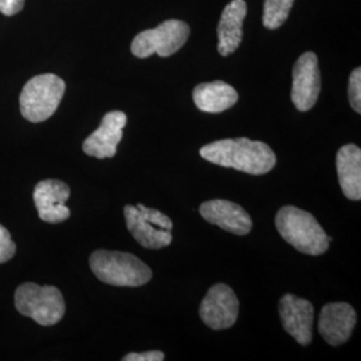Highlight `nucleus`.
<instances>
[{"label": "nucleus", "mask_w": 361, "mask_h": 361, "mask_svg": "<svg viewBox=\"0 0 361 361\" xmlns=\"http://www.w3.org/2000/svg\"><path fill=\"white\" fill-rule=\"evenodd\" d=\"M200 154L214 165L235 169L252 176L269 173L277 162L276 154L267 143L249 138L209 143L200 150Z\"/></svg>", "instance_id": "f257e3e1"}, {"label": "nucleus", "mask_w": 361, "mask_h": 361, "mask_svg": "<svg viewBox=\"0 0 361 361\" xmlns=\"http://www.w3.org/2000/svg\"><path fill=\"white\" fill-rule=\"evenodd\" d=\"M293 3L295 0H265L262 25L269 30L283 26L293 7Z\"/></svg>", "instance_id": "a211bd4d"}, {"label": "nucleus", "mask_w": 361, "mask_h": 361, "mask_svg": "<svg viewBox=\"0 0 361 361\" xmlns=\"http://www.w3.org/2000/svg\"><path fill=\"white\" fill-rule=\"evenodd\" d=\"M15 307L19 313L43 326L59 323L65 316V298L56 286L22 284L15 292Z\"/></svg>", "instance_id": "20e7f679"}, {"label": "nucleus", "mask_w": 361, "mask_h": 361, "mask_svg": "<svg viewBox=\"0 0 361 361\" xmlns=\"http://www.w3.org/2000/svg\"><path fill=\"white\" fill-rule=\"evenodd\" d=\"M25 6V0H0V13L13 16L15 13L22 11Z\"/></svg>", "instance_id": "5701e85b"}, {"label": "nucleus", "mask_w": 361, "mask_h": 361, "mask_svg": "<svg viewBox=\"0 0 361 361\" xmlns=\"http://www.w3.org/2000/svg\"><path fill=\"white\" fill-rule=\"evenodd\" d=\"M128 116L122 111H110L104 116L99 128L83 142V152L98 159L113 158L122 140Z\"/></svg>", "instance_id": "9d476101"}, {"label": "nucleus", "mask_w": 361, "mask_h": 361, "mask_svg": "<svg viewBox=\"0 0 361 361\" xmlns=\"http://www.w3.org/2000/svg\"><path fill=\"white\" fill-rule=\"evenodd\" d=\"M90 268L99 281L114 286H142L153 277L142 259L125 252L97 250L90 256Z\"/></svg>", "instance_id": "7ed1b4c3"}, {"label": "nucleus", "mask_w": 361, "mask_h": 361, "mask_svg": "<svg viewBox=\"0 0 361 361\" xmlns=\"http://www.w3.org/2000/svg\"><path fill=\"white\" fill-rule=\"evenodd\" d=\"M193 99L194 104L201 111L217 114L237 104L238 92L231 85L222 80H216L195 86Z\"/></svg>", "instance_id": "dca6fc26"}, {"label": "nucleus", "mask_w": 361, "mask_h": 361, "mask_svg": "<svg viewBox=\"0 0 361 361\" xmlns=\"http://www.w3.org/2000/svg\"><path fill=\"white\" fill-rule=\"evenodd\" d=\"M190 35L189 26L177 19H169L159 26L140 32L131 43V52L137 58H149L158 54L162 58L180 50Z\"/></svg>", "instance_id": "423d86ee"}, {"label": "nucleus", "mask_w": 361, "mask_h": 361, "mask_svg": "<svg viewBox=\"0 0 361 361\" xmlns=\"http://www.w3.org/2000/svg\"><path fill=\"white\" fill-rule=\"evenodd\" d=\"M15 252L16 245L11 238V234L3 225H0V264L11 259Z\"/></svg>", "instance_id": "412c9836"}, {"label": "nucleus", "mask_w": 361, "mask_h": 361, "mask_svg": "<svg viewBox=\"0 0 361 361\" xmlns=\"http://www.w3.org/2000/svg\"><path fill=\"white\" fill-rule=\"evenodd\" d=\"M70 197L68 185L59 180H40L34 189V202L39 219L49 224H61L70 217L66 201Z\"/></svg>", "instance_id": "9b49d317"}, {"label": "nucleus", "mask_w": 361, "mask_h": 361, "mask_svg": "<svg viewBox=\"0 0 361 361\" xmlns=\"http://www.w3.org/2000/svg\"><path fill=\"white\" fill-rule=\"evenodd\" d=\"M280 319L285 331L301 345H310L312 341V328L314 319V308L308 300L295 295H285L279 305Z\"/></svg>", "instance_id": "1a4fd4ad"}, {"label": "nucleus", "mask_w": 361, "mask_h": 361, "mask_svg": "<svg viewBox=\"0 0 361 361\" xmlns=\"http://www.w3.org/2000/svg\"><path fill=\"white\" fill-rule=\"evenodd\" d=\"M200 214L207 222L226 232L245 235L252 231V219L245 209L228 200H210L200 207Z\"/></svg>", "instance_id": "ddd939ff"}, {"label": "nucleus", "mask_w": 361, "mask_h": 361, "mask_svg": "<svg viewBox=\"0 0 361 361\" xmlns=\"http://www.w3.org/2000/svg\"><path fill=\"white\" fill-rule=\"evenodd\" d=\"M349 102L352 109L360 114L361 113V68L357 67L352 71L349 77Z\"/></svg>", "instance_id": "aec40b11"}, {"label": "nucleus", "mask_w": 361, "mask_h": 361, "mask_svg": "<svg viewBox=\"0 0 361 361\" xmlns=\"http://www.w3.org/2000/svg\"><path fill=\"white\" fill-rule=\"evenodd\" d=\"M322 75L314 52H304L293 67L292 102L300 111H308L319 99Z\"/></svg>", "instance_id": "6e6552de"}, {"label": "nucleus", "mask_w": 361, "mask_h": 361, "mask_svg": "<svg viewBox=\"0 0 361 361\" xmlns=\"http://www.w3.org/2000/svg\"><path fill=\"white\" fill-rule=\"evenodd\" d=\"M276 228L288 244L310 256L324 255L332 241V237L325 234L317 219L296 207H284L279 210Z\"/></svg>", "instance_id": "f03ea898"}, {"label": "nucleus", "mask_w": 361, "mask_h": 361, "mask_svg": "<svg viewBox=\"0 0 361 361\" xmlns=\"http://www.w3.org/2000/svg\"><path fill=\"white\" fill-rule=\"evenodd\" d=\"M240 302L232 288L213 285L200 307V316L209 328L222 331L233 326L238 319Z\"/></svg>", "instance_id": "0eeeda50"}, {"label": "nucleus", "mask_w": 361, "mask_h": 361, "mask_svg": "<svg viewBox=\"0 0 361 361\" xmlns=\"http://www.w3.org/2000/svg\"><path fill=\"white\" fill-rule=\"evenodd\" d=\"M338 182L344 195L352 201L361 198V150L356 145L343 146L336 157Z\"/></svg>", "instance_id": "2eb2a0df"}, {"label": "nucleus", "mask_w": 361, "mask_h": 361, "mask_svg": "<svg viewBox=\"0 0 361 361\" xmlns=\"http://www.w3.org/2000/svg\"><path fill=\"white\" fill-rule=\"evenodd\" d=\"M247 7L245 0H232L222 11L219 23V52L228 56L235 51L243 40V25Z\"/></svg>", "instance_id": "4468645a"}, {"label": "nucleus", "mask_w": 361, "mask_h": 361, "mask_svg": "<svg viewBox=\"0 0 361 361\" xmlns=\"http://www.w3.org/2000/svg\"><path fill=\"white\" fill-rule=\"evenodd\" d=\"M123 213L126 226L140 245L146 249H162L171 244V232L155 228L154 225L143 219L138 207L126 205Z\"/></svg>", "instance_id": "f3484780"}, {"label": "nucleus", "mask_w": 361, "mask_h": 361, "mask_svg": "<svg viewBox=\"0 0 361 361\" xmlns=\"http://www.w3.org/2000/svg\"><path fill=\"white\" fill-rule=\"evenodd\" d=\"M356 320V312L347 302L326 304L320 313L319 332L329 345L338 347L348 341Z\"/></svg>", "instance_id": "f8f14e48"}, {"label": "nucleus", "mask_w": 361, "mask_h": 361, "mask_svg": "<svg viewBox=\"0 0 361 361\" xmlns=\"http://www.w3.org/2000/svg\"><path fill=\"white\" fill-rule=\"evenodd\" d=\"M138 210L141 212L143 219L146 221H149L152 225H154L155 228H159V229H164V231H170L173 229V221L169 219L166 214L161 213L159 210H155V209H150V207H146L142 204L137 205Z\"/></svg>", "instance_id": "6ab92c4d"}, {"label": "nucleus", "mask_w": 361, "mask_h": 361, "mask_svg": "<svg viewBox=\"0 0 361 361\" xmlns=\"http://www.w3.org/2000/svg\"><path fill=\"white\" fill-rule=\"evenodd\" d=\"M123 361H162L165 360V353L161 350H149L142 353H129Z\"/></svg>", "instance_id": "4be33fe9"}, {"label": "nucleus", "mask_w": 361, "mask_h": 361, "mask_svg": "<svg viewBox=\"0 0 361 361\" xmlns=\"http://www.w3.org/2000/svg\"><path fill=\"white\" fill-rule=\"evenodd\" d=\"M66 83L54 74L31 78L19 97L20 113L27 121L39 123L54 116L65 95Z\"/></svg>", "instance_id": "39448f33"}]
</instances>
